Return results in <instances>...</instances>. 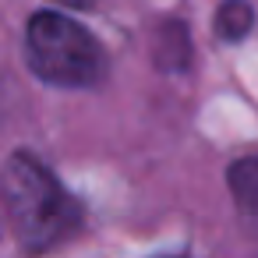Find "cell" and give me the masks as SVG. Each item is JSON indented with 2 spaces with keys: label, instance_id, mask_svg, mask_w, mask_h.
I'll list each match as a JSON object with an SVG mask.
<instances>
[{
  "label": "cell",
  "instance_id": "6da1fadb",
  "mask_svg": "<svg viewBox=\"0 0 258 258\" xmlns=\"http://www.w3.org/2000/svg\"><path fill=\"white\" fill-rule=\"evenodd\" d=\"M0 198H4V212L18 244L36 254L64 244L85 219L78 198L32 152H15L4 163Z\"/></svg>",
  "mask_w": 258,
  "mask_h": 258
},
{
  "label": "cell",
  "instance_id": "8992f818",
  "mask_svg": "<svg viewBox=\"0 0 258 258\" xmlns=\"http://www.w3.org/2000/svg\"><path fill=\"white\" fill-rule=\"evenodd\" d=\"M57 4H64V8H92V0H57Z\"/></svg>",
  "mask_w": 258,
  "mask_h": 258
},
{
  "label": "cell",
  "instance_id": "277c9868",
  "mask_svg": "<svg viewBox=\"0 0 258 258\" xmlns=\"http://www.w3.org/2000/svg\"><path fill=\"white\" fill-rule=\"evenodd\" d=\"M226 187H230L233 202H237L244 212L258 216V156H244V159L230 163V170H226Z\"/></svg>",
  "mask_w": 258,
  "mask_h": 258
},
{
  "label": "cell",
  "instance_id": "7a4b0ae2",
  "mask_svg": "<svg viewBox=\"0 0 258 258\" xmlns=\"http://www.w3.org/2000/svg\"><path fill=\"white\" fill-rule=\"evenodd\" d=\"M25 53L32 75L57 89H92L106 78V53L99 39L57 11H36L29 18Z\"/></svg>",
  "mask_w": 258,
  "mask_h": 258
},
{
  "label": "cell",
  "instance_id": "5b68a950",
  "mask_svg": "<svg viewBox=\"0 0 258 258\" xmlns=\"http://www.w3.org/2000/svg\"><path fill=\"white\" fill-rule=\"evenodd\" d=\"M254 25V8L247 4V0H223L219 11H216V36L223 43H240L247 39Z\"/></svg>",
  "mask_w": 258,
  "mask_h": 258
},
{
  "label": "cell",
  "instance_id": "3957f363",
  "mask_svg": "<svg viewBox=\"0 0 258 258\" xmlns=\"http://www.w3.org/2000/svg\"><path fill=\"white\" fill-rule=\"evenodd\" d=\"M152 60L159 71H187L191 64V32L184 22H163L152 43Z\"/></svg>",
  "mask_w": 258,
  "mask_h": 258
}]
</instances>
